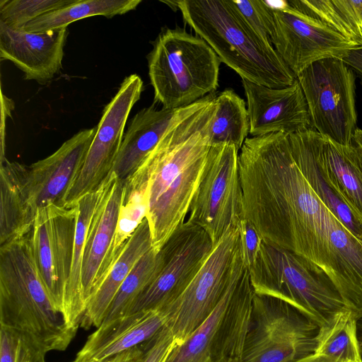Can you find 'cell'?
<instances>
[{
    "instance_id": "2",
    "label": "cell",
    "mask_w": 362,
    "mask_h": 362,
    "mask_svg": "<svg viewBox=\"0 0 362 362\" xmlns=\"http://www.w3.org/2000/svg\"><path fill=\"white\" fill-rule=\"evenodd\" d=\"M0 328L18 335L42 362L66 349L77 332L49 295L27 235L0 245Z\"/></svg>"
},
{
    "instance_id": "22",
    "label": "cell",
    "mask_w": 362,
    "mask_h": 362,
    "mask_svg": "<svg viewBox=\"0 0 362 362\" xmlns=\"http://www.w3.org/2000/svg\"><path fill=\"white\" fill-rule=\"evenodd\" d=\"M318 164L332 187L362 217V150L354 142L344 146L320 134L316 145Z\"/></svg>"
},
{
    "instance_id": "20",
    "label": "cell",
    "mask_w": 362,
    "mask_h": 362,
    "mask_svg": "<svg viewBox=\"0 0 362 362\" xmlns=\"http://www.w3.org/2000/svg\"><path fill=\"white\" fill-rule=\"evenodd\" d=\"M320 133L308 129L288 135L296 163L305 179L324 204L362 241V217L356 213L332 187L318 164L316 145Z\"/></svg>"
},
{
    "instance_id": "6",
    "label": "cell",
    "mask_w": 362,
    "mask_h": 362,
    "mask_svg": "<svg viewBox=\"0 0 362 362\" xmlns=\"http://www.w3.org/2000/svg\"><path fill=\"white\" fill-rule=\"evenodd\" d=\"M319 326L280 299L255 293L240 362H296L317 345Z\"/></svg>"
},
{
    "instance_id": "23",
    "label": "cell",
    "mask_w": 362,
    "mask_h": 362,
    "mask_svg": "<svg viewBox=\"0 0 362 362\" xmlns=\"http://www.w3.org/2000/svg\"><path fill=\"white\" fill-rule=\"evenodd\" d=\"M152 248L148 222L146 218L125 245L105 279L89 298L80 327H98L122 284L139 260Z\"/></svg>"
},
{
    "instance_id": "11",
    "label": "cell",
    "mask_w": 362,
    "mask_h": 362,
    "mask_svg": "<svg viewBox=\"0 0 362 362\" xmlns=\"http://www.w3.org/2000/svg\"><path fill=\"white\" fill-rule=\"evenodd\" d=\"M214 246L203 228L184 221L162 247L164 264L160 272L124 315L153 308H165L173 303L204 264Z\"/></svg>"
},
{
    "instance_id": "19",
    "label": "cell",
    "mask_w": 362,
    "mask_h": 362,
    "mask_svg": "<svg viewBox=\"0 0 362 362\" xmlns=\"http://www.w3.org/2000/svg\"><path fill=\"white\" fill-rule=\"evenodd\" d=\"M254 296L250 272L245 267L215 334L211 362H240L250 326Z\"/></svg>"
},
{
    "instance_id": "13",
    "label": "cell",
    "mask_w": 362,
    "mask_h": 362,
    "mask_svg": "<svg viewBox=\"0 0 362 362\" xmlns=\"http://www.w3.org/2000/svg\"><path fill=\"white\" fill-rule=\"evenodd\" d=\"M96 127L79 131L54 153L30 165L17 162V173L32 225L37 211L52 203L65 204L83 166Z\"/></svg>"
},
{
    "instance_id": "3",
    "label": "cell",
    "mask_w": 362,
    "mask_h": 362,
    "mask_svg": "<svg viewBox=\"0 0 362 362\" xmlns=\"http://www.w3.org/2000/svg\"><path fill=\"white\" fill-rule=\"evenodd\" d=\"M175 1L185 23L241 79L273 88L294 83L296 75L272 44L252 28L233 0Z\"/></svg>"
},
{
    "instance_id": "12",
    "label": "cell",
    "mask_w": 362,
    "mask_h": 362,
    "mask_svg": "<svg viewBox=\"0 0 362 362\" xmlns=\"http://www.w3.org/2000/svg\"><path fill=\"white\" fill-rule=\"evenodd\" d=\"M143 81L136 74L126 77L105 107L83 166L71 188L65 204L74 205L96 190L111 174L129 113L140 99Z\"/></svg>"
},
{
    "instance_id": "5",
    "label": "cell",
    "mask_w": 362,
    "mask_h": 362,
    "mask_svg": "<svg viewBox=\"0 0 362 362\" xmlns=\"http://www.w3.org/2000/svg\"><path fill=\"white\" fill-rule=\"evenodd\" d=\"M221 62L199 35L180 27L163 30L148 55L154 103L176 110L215 93Z\"/></svg>"
},
{
    "instance_id": "14",
    "label": "cell",
    "mask_w": 362,
    "mask_h": 362,
    "mask_svg": "<svg viewBox=\"0 0 362 362\" xmlns=\"http://www.w3.org/2000/svg\"><path fill=\"white\" fill-rule=\"evenodd\" d=\"M271 42L296 76L316 61L329 57L342 59L351 49L358 47L289 3L274 10Z\"/></svg>"
},
{
    "instance_id": "31",
    "label": "cell",
    "mask_w": 362,
    "mask_h": 362,
    "mask_svg": "<svg viewBox=\"0 0 362 362\" xmlns=\"http://www.w3.org/2000/svg\"><path fill=\"white\" fill-rule=\"evenodd\" d=\"M163 264L162 249L156 251L151 248L148 251L122 284L102 323L124 316L137 297L158 276Z\"/></svg>"
},
{
    "instance_id": "24",
    "label": "cell",
    "mask_w": 362,
    "mask_h": 362,
    "mask_svg": "<svg viewBox=\"0 0 362 362\" xmlns=\"http://www.w3.org/2000/svg\"><path fill=\"white\" fill-rule=\"evenodd\" d=\"M107 179V178H106ZM106 179L95 191L77 202L78 213L70 276L63 301V313L69 326L78 331L86 308L82 285V264L87 232L105 189Z\"/></svg>"
},
{
    "instance_id": "40",
    "label": "cell",
    "mask_w": 362,
    "mask_h": 362,
    "mask_svg": "<svg viewBox=\"0 0 362 362\" xmlns=\"http://www.w3.org/2000/svg\"><path fill=\"white\" fill-rule=\"evenodd\" d=\"M144 356L143 344L117 354L106 362H141Z\"/></svg>"
},
{
    "instance_id": "34",
    "label": "cell",
    "mask_w": 362,
    "mask_h": 362,
    "mask_svg": "<svg viewBox=\"0 0 362 362\" xmlns=\"http://www.w3.org/2000/svg\"><path fill=\"white\" fill-rule=\"evenodd\" d=\"M0 362H42L17 334L0 329Z\"/></svg>"
},
{
    "instance_id": "18",
    "label": "cell",
    "mask_w": 362,
    "mask_h": 362,
    "mask_svg": "<svg viewBox=\"0 0 362 362\" xmlns=\"http://www.w3.org/2000/svg\"><path fill=\"white\" fill-rule=\"evenodd\" d=\"M124 189V181L111 173L88 227L82 264L86 305L98 287L103 262L112 243Z\"/></svg>"
},
{
    "instance_id": "32",
    "label": "cell",
    "mask_w": 362,
    "mask_h": 362,
    "mask_svg": "<svg viewBox=\"0 0 362 362\" xmlns=\"http://www.w3.org/2000/svg\"><path fill=\"white\" fill-rule=\"evenodd\" d=\"M76 0H1L0 22L23 29L36 18L73 4Z\"/></svg>"
},
{
    "instance_id": "10",
    "label": "cell",
    "mask_w": 362,
    "mask_h": 362,
    "mask_svg": "<svg viewBox=\"0 0 362 362\" xmlns=\"http://www.w3.org/2000/svg\"><path fill=\"white\" fill-rule=\"evenodd\" d=\"M77 213V204H48L37 211L27 234L42 281L62 313L71 269Z\"/></svg>"
},
{
    "instance_id": "38",
    "label": "cell",
    "mask_w": 362,
    "mask_h": 362,
    "mask_svg": "<svg viewBox=\"0 0 362 362\" xmlns=\"http://www.w3.org/2000/svg\"><path fill=\"white\" fill-rule=\"evenodd\" d=\"M341 59L360 78L362 84V47L351 49Z\"/></svg>"
},
{
    "instance_id": "42",
    "label": "cell",
    "mask_w": 362,
    "mask_h": 362,
    "mask_svg": "<svg viewBox=\"0 0 362 362\" xmlns=\"http://www.w3.org/2000/svg\"><path fill=\"white\" fill-rule=\"evenodd\" d=\"M357 333L362 354V317L357 320Z\"/></svg>"
},
{
    "instance_id": "15",
    "label": "cell",
    "mask_w": 362,
    "mask_h": 362,
    "mask_svg": "<svg viewBox=\"0 0 362 362\" xmlns=\"http://www.w3.org/2000/svg\"><path fill=\"white\" fill-rule=\"evenodd\" d=\"M247 99L249 134L290 135L310 128L308 105L296 78L282 88H273L241 79Z\"/></svg>"
},
{
    "instance_id": "8",
    "label": "cell",
    "mask_w": 362,
    "mask_h": 362,
    "mask_svg": "<svg viewBox=\"0 0 362 362\" xmlns=\"http://www.w3.org/2000/svg\"><path fill=\"white\" fill-rule=\"evenodd\" d=\"M239 151L233 146H211L189 209L187 221L203 228L215 245L243 217Z\"/></svg>"
},
{
    "instance_id": "35",
    "label": "cell",
    "mask_w": 362,
    "mask_h": 362,
    "mask_svg": "<svg viewBox=\"0 0 362 362\" xmlns=\"http://www.w3.org/2000/svg\"><path fill=\"white\" fill-rule=\"evenodd\" d=\"M179 344L165 325L153 337L143 344L144 356L141 362H165Z\"/></svg>"
},
{
    "instance_id": "17",
    "label": "cell",
    "mask_w": 362,
    "mask_h": 362,
    "mask_svg": "<svg viewBox=\"0 0 362 362\" xmlns=\"http://www.w3.org/2000/svg\"><path fill=\"white\" fill-rule=\"evenodd\" d=\"M163 308L124 315L102 323L76 354L78 362H105L153 337L168 322Z\"/></svg>"
},
{
    "instance_id": "27",
    "label": "cell",
    "mask_w": 362,
    "mask_h": 362,
    "mask_svg": "<svg viewBox=\"0 0 362 362\" xmlns=\"http://www.w3.org/2000/svg\"><path fill=\"white\" fill-rule=\"evenodd\" d=\"M29 220L18 180L16 162L0 161V245L26 235Z\"/></svg>"
},
{
    "instance_id": "36",
    "label": "cell",
    "mask_w": 362,
    "mask_h": 362,
    "mask_svg": "<svg viewBox=\"0 0 362 362\" xmlns=\"http://www.w3.org/2000/svg\"><path fill=\"white\" fill-rule=\"evenodd\" d=\"M263 238L251 222L243 218L239 226V247L245 268L254 265Z\"/></svg>"
},
{
    "instance_id": "26",
    "label": "cell",
    "mask_w": 362,
    "mask_h": 362,
    "mask_svg": "<svg viewBox=\"0 0 362 362\" xmlns=\"http://www.w3.org/2000/svg\"><path fill=\"white\" fill-rule=\"evenodd\" d=\"M296 362H362L357 319L350 310L339 313L319 332L315 350Z\"/></svg>"
},
{
    "instance_id": "44",
    "label": "cell",
    "mask_w": 362,
    "mask_h": 362,
    "mask_svg": "<svg viewBox=\"0 0 362 362\" xmlns=\"http://www.w3.org/2000/svg\"><path fill=\"white\" fill-rule=\"evenodd\" d=\"M207 362H211V360H209Z\"/></svg>"
},
{
    "instance_id": "28",
    "label": "cell",
    "mask_w": 362,
    "mask_h": 362,
    "mask_svg": "<svg viewBox=\"0 0 362 362\" xmlns=\"http://www.w3.org/2000/svg\"><path fill=\"white\" fill-rule=\"evenodd\" d=\"M141 0H76L73 4L46 13L28 23L23 29L40 33L66 28L76 21L103 16L112 18L135 9Z\"/></svg>"
},
{
    "instance_id": "30",
    "label": "cell",
    "mask_w": 362,
    "mask_h": 362,
    "mask_svg": "<svg viewBox=\"0 0 362 362\" xmlns=\"http://www.w3.org/2000/svg\"><path fill=\"white\" fill-rule=\"evenodd\" d=\"M216 110L211 130V145L228 144L239 151L250 131L245 100L232 89L216 95Z\"/></svg>"
},
{
    "instance_id": "4",
    "label": "cell",
    "mask_w": 362,
    "mask_h": 362,
    "mask_svg": "<svg viewBox=\"0 0 362 362\" xmlns=\"http://www.w3.org/2000/svg\"><path fill=\"white\" fill-rule=\"evenodd\" d=\"M249 272L255 293L285 301L320 330L327 327L339 313L349 310L322 268L264 239Z\"/></svg>"
},
{
    "instance_id": "25",
    "label": "cell",
    "mask_w": 362,
    "mask_h": 362,
    "mask_svg": "<svg viewBox=\"0 0 362 362\" xmlns=\"http://www.w3.org/2000/svg\"><path fill=\"white\" fill-rule=\"evenodd\" d=\"M147 210V182L142 175L135 172L124 181L123 199L116 230L112 245L102 267L97 288L129 238L146 218Z\"/></svg>"
},
{
    "instance_id": "39",
    "label": "cell",
    "mask_w": 362,
    "mask_h": 362,
    "mask_svg": "<svg viewBox=\"0 0 362 362\" xmlns=\"http://www.w3.org/2000/svg\"><path fill=\"white\" fill-rule=\"evenodd\" d=\"M1 98V153L0 161L6 158L5 155V141H4V121L8 115L11 116V111L13 110L14 104L11 99L4 95L2 90Z\"/></svg>"
},
{
    "instance_id": "1",
    "label": "cell",
    "mask_w": 362,
    "mask_h": 362,
    "mask_svg": "<svg viewBox=\"0 0 362 362\" xmlns=\"http://www.w3.org/2000/svg\"><path fill=\"white\" fill-rule=\"evenodd\" d=\"M216 94L177 110L165 134L136 170L147 182L152 248L160 251L184 222L211 148Z\"/></svg>"
},
{
    "instance_id": "37",
    "label": "cell",
    "mask_w": 362,
    "mask_h": 362,
    "mask_svg": "<svg viewBox=\"0 0 362 362\" xmlns=\"http://www.w3.org/2000/svg\"><path fill=\"white\" fill-rule=\"evenodd\" d=\"M343 21L354 33L362 47V0H332Z\"/></svg>"
},
{
    "instance_id": "43",
    "label": "cell",
    "mask_w": 362,
    "mask_h": 362,
    "mask_svg": "<svg viewBox=\"0 0 362 362\" xmlns=\"http://www.w3.org/2000/svg\"><path fill=\"white\" fill-rule=\"evenodd\" d=\"M71 362H78V361H76L74 360V361H71ZM105 362H106V361H105Z\"/></svg>"
},
{
    "instance_id": "21",
    "label": "cell",
    "mask_w": 362,
    "mask_h": 362,
    "mask_svg": "<svg viewBox=\"0 0 362 362\" xmlns=\"http://www.w3.org/2000/svg\"><path fill=\"white\" fill-rule=\"evenodd\" d=\"M176 110L157 109L153 103L132 119L111 173L125 181L156 146L172 121Z\"/></svg>"
},
{
    "instance_id": "9",
    "label": "cell",
    "mask_w": 362,
    "mask_h": 362,
    "mask_svg": "<svg viewBox=\"0 0 362 362\" xmlns=\"http://www.w3.org/2000/svg\"><path fill=\"white\" fill-rule=\"evenodd\" d=\"M240 255L239 228L228 230L183 293L163 308L166 326L180 344L210 316L222 298Z\"/></svg>"
},
{
    "instance_id": "45",
    "label": "cell",
    "mask_w": 362,
    "mask_h": 362,
    "mask_svg": "<svg viewBox=\"0 0 362 362\" xmlns=\"http://www.w3.org/2000/svg\"><path fill=\"white\" fill-rule=\"evenodd\" d=\"M362 150V149H361Z\"/></svg>"
},
{
    "instance_id": "7",
    "label": "cell",
    "mask_w": 362,
    "mask_h": 362,
    "mask_svg": "<svg viewBox=\"0 0 362 362\" xmlns=\"http://www.w3.org/2000/svg\"><path fill=\"white\" fill-rule=\"evenodd\" d=\"M308 105L310 128L349 146L357 129L356 74L340 58L316 61L297 75Z\"/></svg>"
},
{
    "instance_id": "29",
    "label": "cell",
    "mask_w": 362,
    "mask_h": 362,
    "mask_svg": "<svg viewBox=\"0 0 362 362\" xmlns=\"http://www.w3.org/2000/svg\"><path fill=\"white\" fill-rule=\"evenodd\" d=\"M245 269L240 253L229 284L210 316L182 344L177 346L165 362H207L214 338L233 288Z\"/></svg>"
},
{
    "instance_id": "33",
    "label": "cell",
    "mask_w": 362,
    "mask_h": 362,
    "mask_svg": "<svg viewBox=\"0 0 362 362\" xmlns=\"http://www.w3.org/2000/svg\"><path fill=\"white\" fill-rule=\"evenodd\" d=\"M233 1L255 32L263 39L271 42L274 26V9L269 4V1L233 0Z\"/></svg>"
},
{
    "instance_id": "41",
    "label": "cell",
    "mask_w": 362,
    "mask_h": 362,
    "mask_svg": "<svg viewBox=\"0 0 362 362\" xmlns=\"http://www.w3.org/2000/svg\"><path fill=\"white\" fill-rule=\"evenodd\" d=\"M352 141L362 149V129L357 127L354 132Z\"/></svg>"
},
{
    "instance_id": "16",
    "label": "cell",
    "mask_w": 362,
    "mask_h": 362,
    "mask_svg": "<svg viewBox=\"0 0 362 362\" xmlns=\"http://www.w3.org/2000/svg\"><path fill=\"white\" fill-rule=\"evenodd\" d=\"M67 35V27L30 33L0 22V57L13 62L25 79L45 83L62 69Z\"/></svg>"
}]
</instances>
